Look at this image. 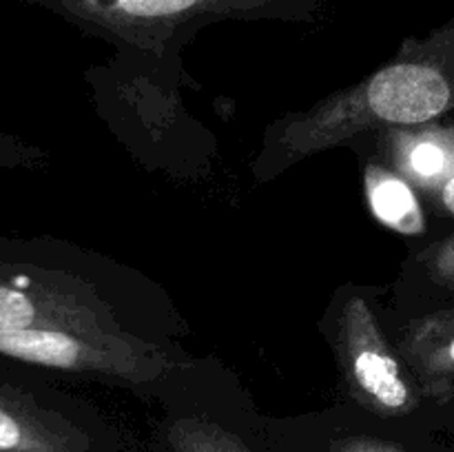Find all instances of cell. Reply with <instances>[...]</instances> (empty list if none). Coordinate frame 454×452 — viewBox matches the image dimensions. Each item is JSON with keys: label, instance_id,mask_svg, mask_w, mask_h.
I'll return each mask as SVG.
<instances>
[{"label": "cell", "instance_id": "obj_1", "mask_svg": "<svg viewBox=\"0 0 454 452\" xmlns=\"http://www.w3.org/2000/svg\"><path fill=\"white\" fill-rule=\"evenodd\" d=\"M454 109V18L424 40L403 43L390 65L284 124V162L357 137L372 129L421 127Z\"/></svg>", "mask_w": 454, "mask_h": 452}, {"label": "cell", "instance_id": "obj_2", "mask_svg": "<svg viewBox=\"0 0 454 452\" xmlns=\"http://www.w3.org/2000/svg\"><path fill=\"white\" fill-rule=\"evenodd\" d=\"M96 35L137 49L167 47L224 20H313L326 0H34Z\"/></svg>", "mask_w": 454, "mask_h": 452}, {"label": "cell", "instance_id": "obj_3", "mask_svg": "<svg viewBox=\"0 0 454 452\" xmlns=\"http://www.w3.org/2000/svg\"><path fill=\"white\" fill-rule=\"evenodd\" d=\"M0 355L34 366L114 377L129 384H151L173 370V362L158 346L129 332L89 335L62 328L3 331Z\"/></svg>", "mask_w": 454, "mask_h": 452}, {"label": "cell", "instance_id": "obj_4", "mask_svg": "<svg viewBox=\"0 0 454 452\" xmlns=\"http://www.w3.org/2000/svg\"><path fill=\"white\" fill-rule=\"evenodd\" d=\"M337 357L355 401L380 417H406L419 408V384L388 344L364 297H350L337 317Z\"/></svg>", "mask_w": 454, "mask_h": 452}, {"label": "cell", "instance_id": "obj_5", "mask_svg": "<svg viewBox=\"0 0 454 452\" xmlns=\"http://www.w3.org/2000/svg\"><path fill=\"white\" fill-rule=\"evenodd\" d=\"M31 328L120 332L106 301L89 284L35 269L0 266V332Z\"/></svg>", "mask_w": 454, "mask_h": 452}, {"label": "cell", "instance_id": "obj_6", "mask_svg": "<svg viewBox=\"0 0 454 452\" xmlns=\"http://www.w3.org/2000/svg\"><path fill=\"white\" fill-rule=\"evenodd\" d=\"M397 350L426 399H454V306L411 319L399 332Z\"/></svg>", "mask_w": 454, "mask_h": 452}, {"label": "cell", "instance_id": "obj_7", "mask_svg": "<svg viewBox=\"0 0 454 452\" xmlns=\"http://www.w3.org/2000/svg\"><path fill=\"white\" fill-rule=\"evenodd\" d=\"M87 434L22 390L0 386V452H87Z\"/></svg>", "mask_w": 454, "mask_h": 452}, {"label": "cell", "instance_id": "obj_8", "mask_svg": "<svg viewBox=\"0 0 454 452\" xmlns=\"http://www.w3.org/2000/svg\"><path fill=\"white\" fill-rule=\"evenodd\" d=\"M384 151L390 168L430 195L443 180L454 175V127L421 124L393 127L384 133Z\"/></svg>", "mask_w": 454, "mask_h": 452}, {"label": "cell", "instance_id": "obj_9", "mask_svg": "<svg viewBox=\"0 0 454 452\" xmlns=\"http://www.w3.org/2000/svg\"><path fill=\"white\" fill-rule=\"evenodd\" d=\"M366 198L377 220L403 235H419L426 230V213L421 208L415 186L403 180L393 168L368 164Z\"/></svg>", "mask_w": 454, "mask_h": 452}, {"label": "cell", "instance_id": "obj_10", "mask_svg": "<svg viewBox=\"0 0 454 452\" xmlns=\"http://www.w3.org/2000/svg\"><path fill=\"white\" fill-rule=\"evenodd\" d=\"M167 443L171 452H251L233 433L200 417L168 424Z\"/></svg>", "mask_w": 454, "mask_h": 452}, {"label": "cell", "instance_id": "obj_11", "mask_svg": "<svg viewBox=\"0 0 454 452\" xmlns=\"http://www.w3.org/2000/svg\"><path fill=\"white\" fill-rule=\"evenodd\" d=\"M419 266L434 288L454 295V230L421 253Z\"/></svg>", "mask_w": 454, "mask_h": 452}, {"label": "cell", "instance_id": "obj_12", "mask_svg": "<svg viewBox=\"0 0 454 452\" xmlns=\"http://www.w3.org/2000/svg\"><path fill=\"white\" fill-rule=\"evenodd\" d=\"M428 199L433 202L434 208H439V211H443L446 215L454 217V175L443 180L442 184L428 195Z\"/></svg>", "mask_w": 454, "mask_h": 452}]
</instances>
